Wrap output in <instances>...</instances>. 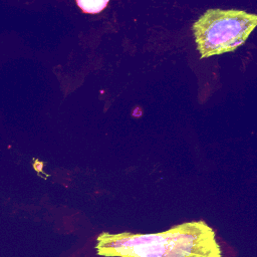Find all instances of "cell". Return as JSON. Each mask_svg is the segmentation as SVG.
Segmentation results:
<instances>
[{"mask_svg": "<svg viewBox=\"0 0 257 257\" xmlns=\"http://www.w3.org/2000/svg\"><path fill=\"white\" fill-rule=\"evenodd\" d=\"M78 7L85 13L89 14H96L102 11L106 5L108 4V1H83V0H77L76 1Z\"/></svg>", "mask_w": 257, "mask_h": 257, "instance_id": "3", "label": "cell"}, {"mask_svg": "<svg viewBox=\"0 0 257 257\" xmlns=\"http://www.w3.org/2000/svg\"><path fill=\"white\" fill-rule=\"evenodd\" d=\"M95 251L104 257H222L214 230L202 220L159 233L102 232L96 238Z\"/></svg>", "mask_w": 257, "mask_h": 257, "instance_id": "1", "label": "cell"}, {"mask_svg": "<svg viewBox=\"0 0 257 257\" xmlns=\"http://www.w3.org/2000/svg\"><path fill=\"white\" fill-rule=\"evenodd\" d=\"M257 26V14L244 10L212 8L193 24L201 58L235 51Z\"/></svg>", "mask_w": 257, "mask_h": 257, "instance_id": "2", "label": "cell"}, {"mask_svg": "<svg viewBox=\"0 0 257 257\" xmlns=\"http://www.w3.org/2000/svg\"><path fill=\"white\" fill-rule=\"evenodd\" d=\"M42 166H43L42 163H38V162H35V163H34V167H35V168H40V171H41Z\"/></svg>", "mask_w": 257, "mask_h": 257, "instance_id": "4", "label": "cell"}]
</instances>
